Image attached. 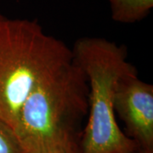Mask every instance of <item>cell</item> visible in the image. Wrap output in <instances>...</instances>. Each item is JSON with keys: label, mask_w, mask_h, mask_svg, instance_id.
<instances>
[{"label": "cell", "mask_w": 153, "mask_h": 153, "mask_svg": "<svg viewBox=\"0 0 153 153\" xmlns=\"http://www.w3.org/2000/svg\"><path fill=\"white\" fill-rule=\"evenodd\" d=\"M134 153H153V147H143L137 145Z\"/></svg>", "instance_id": "52a82bcc"}, {"label": "cell", "mask_w": 153, "mask_h": 153, "mask_svg": "<svg viewBox=\"0 0 153 153\" xmlns=\"http://www.w3.org/2000/svg\"><path fill=\"white\" fill-rule=\"evenodd\" d=\"M0 153H26L13 129L0 120Z\"/></svg>", "instance_id": "8992f818"}, {"label": "cell", "mask_w": 153, "mask_h": 153, "mask_svg": "<svg viewBox=\"0 0 153 153\" xmlns=\"http://www.w3.org/2000/svg\"><path fill=\"white\" fill-rule=\"evenodd\" d=\"M108 2L111 19L123 24L142 21L153 8V0H108Z\"/></svg>", "instance_id": "5b68a950"}, {"label": "cell", "mask_w": 153, "mask_h": 153, "mask_svg": "<svg viewBox=\"0 0 153 153\" xmlns=\"http://www.w3.org/2000/svg\"><path fill=\"white\" fill-rule=\"evenodd\" d=\"M72 60L88 85V114L79 142L80 153H134L137 144L116 120L115 93L121 77L137 71L123 45L103 38L84 37L71 49Z\"/></svg>", "instance_id": "7a4b0ae2"}, {"label": "cell", "mask_w": 153, "mask_h": 153, "mask_svg": "<svg viewBox=\"0 0 153 153\" xmlns=\"http://www.w3.org/2000/svg\"><path fill=\"white\" fill-rule=\"evenodd\" d=\"M2 16H3V15H2V14H1V10H0V17Z\"/></svg>", "instance_id": "ba28073f"}, {"label": "cell", "mask_w": 153, "mask_h": 153, "mask_svg": "<svg viewBox=\"0 0 153 153\" xmlns=\"http://www.w3.org/2000/svg\"><path fill=\"white\" fill-rule=\"evenodd\" d=\"M115 114L124 123L125 134L140 146L153 147V86L128 73L117 82Z\"/></svg>", "instance_id": "277c9868"}, {"label": "cell", "mask_w": 153, "mask_h": 153, "mask_svg": "<svg viewBox=\"0 0 153 153\" xmlns=\"http://www.w3.org/2000/svg\"><path fill=\"white\" fill-rule=\"evenodd\" d=\"M71 58V49L37 20L0 17V120L14 131L33 88Z\"/></svg>", "instance_id": "3957f363"}, {"label": "cell", "mask_w": 153, "mask_h": 153, "mask_svg": "<svg viewBox=\"0 0 153 153\" xmlns=\"http://www.w3.org/2000/svg\"><path fill=\"white\" fill-rule=\"evenodd\" d=\"M88 107L87 78L71 58L33 88L14 132L26 153H80Z\"/></svg>", "instance_id": "6da1fadb"}]
</instances>
